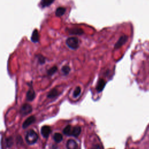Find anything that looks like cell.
I'll return each instance as SVG.
<instances>
[{"mask_svg":"<svg viewBox=\"0 0 149 149\" xmlns=\"http://www.w3.org/2000/svg\"><path fill=\"white\" fill-rule=\"evenodd\" d=\"M38 139V134L33 130H29L27 132L26 137H25L26 142L30 145L34 144V143H36Z\"/></svg>","mask_w":149,"mask_h":149,"instance_id":"6da1fadb","label":"cell"},{"mask_svg":"<svg viewBox=\"0 0 149 149\" xmlns=\"http://www.w3.org/2000/svg\"><path fill=\"white\" fill-rule=\"evenodd\" d=\"M66 45L72 49H76L79 47V40L76 37H69L66 40Z\"/></svg>","mask_w":149,"mask_h":149,"instance_id":"7a4b0ae2","label":"cell"},{"mask_svg":"<svg viewBox=\"0 0 149 149\" xmlns=\"http://www.w3.org/2000/svg\"><path fill=\"white\" fill-rule=\"evenodd\" d=\"M32 111V107L29 104H23L20 110V113L22 116L27 115Z\"/></svg>","mask_w":149,"mask_h":149,"instance_id":"3957f363","label":"cell"},{"mask_svg":"<svg viewBox=\"0 0 149 149\" xmlns=\"http://www.w3.org/2000/svg\"><path fill=\"white\" fill-rule=\"evenodd\" d=\"M127 38H128V37L126 35H123V36H120V38H119V40H118V41L115 44L114 48L118 49V48H120L123 44H125L126 43V42L127 40Z\"/></svg>","mask_w":149,"mask_h":149,"instance_id":"277c9868","label":"cell"},{"mask_svg":"<svg viewBox=\"0 0 149 149\" xmlns=\"http://www.w3.org/2000/svg\"><path fill=\"white\" fill-rule=\"evenodd\" d=\"M66 31L71 35H81L84 33L83 30L79 27H72L68 28Z\"/></svg>","mask_w":149,"mask_h":149,"instance_id":"5b68a950","label":"cell"},{"mask_svg":"<svg viewBox=\"0 0 149 149\" xmlns=\"http://www.w3.org/2000/svg\"><path fill=\"white\" fill-rule=\"evenodd\" d=\"M51 132V129L49 126L44 125L41 129V133L45 138H47Z\"/></svg>","mask_w":149,"mask_h":149,"instance_id":"8992f818","label":"cell"},{"mask_svg":"<svg viewBox=\"0 0 149 149\" xmlns=\"http://www.w3.org/2000/svg\"><path fill=\"white\" fill-rule=\"evenodd\" d=\"M36 120V118L34 116H30L28 118H27L24 122H23L22 125V127L24 129L27 128L29 126L31 125L33 123H34Z\"/></svg>","mask_w":149,"mask_h":149,"instance_id":"52a82bcc","label":"cell"},{"mask_svg":"<svg viewBox=\"0 0 149 149\" xmlns=\"http://www.w3.org/2000/svg\"><path fill=\"white\" fill-rule=\"evenodd\" d=\"M105 84H106V82H105V81L103 79H100L98 80L97 84V86H96L97 91L98 93L101 92L103 90V89L104 88Z\"/></svg>","mask_w":149,"mask_h":149,"instance_id":"ba28073f","label":"cell"},{"mask_svg":"<svg viewBox=\"0 0 149 149\" xmlns=\"http://www.w3.org/2000/svg\"><path fill=\"white\" fill-rule=\"evenodd\" d=\"M67 149H77L78 145L76 141L73 139H69L66 143Z\"/></svg>","mask_w":149,"mask_h":149,"instance_id":"9c48e42d","label":"cell"},{"mask_svg":"<svg viewBox=\"0 0 149 149\" xmlns=\"http://www.w3.org/2000/svg\"><path fill=\"white\" fill-rule=\"evenodd\" d=\"M35 97H36V93L34 92V90H33L32 87H31L27 92L26 98L28 101H31L34 99Z\"/></svg>","mask_w":149,"mask_h":149,"instance_id":"30bf717a","label":"cell"},{"mask_svg":"<svg viewBox=\"0 0 149 149\" xmlns=\"http://www.w3.org/2000/svg\"><path fill=\"white\" fill-rule=\"evenodd\" d=\"M39 40H40V36H39L38 31L37 29H34L31 36V40L33 42L37 43L39 41Z\"/></svg>","mask_w":149,"mask_h":149,"instance_id":"8fae6325","label":"cell"},{"mask_svg":"<svg viewBox=\"0 0 149 149\" xmlns=\"http://www.w3.org/2000/svg\"><path fill=\"white\" fill-rule=\"evenodd\" d=\"M59 94V91H58V90L55 88L52 89L51 90H50V91L47 94V97L48 98H54L55 97H56L57 96H58V95Z\"/></svg>","mask_w":149,"mask_h":149,"instance_id":"7c38bea8","label":"cell"},{"mask_svg":"<svg viewBox=\"0 0 149 149\" xmlns=\"http://www.w3.org/2000/svg\"><path fill=\"white\" fill-rule=\"evenodd\" d=\"M81 127L79 126L73 127L71 136H74V137H78L81 133Z\"/></svg>","mask_w":149,"mask_h":149,"instance_id":"4fadbf2b","label":"cell"},{"mask_svg":"<svg viewBox=\"0 0 149 149\" xmlns=\"http://www.w3.org/2000/svg\"><path fill=\"white\" fill-rule=\"evenodd\" d=\"M66 12V8L64 7H58L55 11V15L56 16H62V15H63L65 14Z\"/></svg>","mask_w":149,"mask_h":149,"instance_id":"5bb4252c","label":"cell"},{"mask_svg":"<svg viewBox=\"0 0 149 149\" xmlns=\"http://www.w3.org/2000/svg\"><path fill=\"white\" fill-rule=\"evenodd\" d=\"M55 0H41V5L42 8H45L50 6Z\"/></svg>","mask_w":149,"mask_h":149,"instance_id":"9a60e30c","label":"cell"},{"mask_svg":"<svg viewBox=\"0 0 149 149\" xmlns=\"http://www.w3.org/2000/svg\"><path fill=\"white\" fill-rule=\"evenodd\" d=\"M73 127L70 125L66 126L63 130V133L66 136H71L72 135V130Z\"/></svg>","mask_w":149,"mask_h":149,"instance_id":"2e32d148","label":"cell"},{"mask_svg":"<svg viewBox=\"0 0 149 149\" xmlns=\"http://www.w3.org/2000/svg\"><path fill=\"white\" fill-rule=\"evenodd\" d=\"M53 139L56 143H60L63 140V136L61 133H56L54 134Z\"/></svg>","mask_w":149,"mask_h":149,"instance_id":"e0dca14e","label":"cell"},{"mask_svg":"<svg viewBox=\"0 0 149 149\" xmlns=\"http://www.w3.org/2000/svg\"><path fill=\"white\" fill-rule=\"evenodd\" d=\"M57 70H58L57 66H53L52 67H51V68H49L47 70V74L48 76H52L54 74H55L57 72Z\"/></svg>","mask_w":149,"mask_h":149,"instance_id":"ac0fdd59","label":"cell"},{"mask_svg":"<svg viewBox=\"0 0 149 149\" xmlns=\"http://www.w3.org/2000/svg\"><path fill=\"white\" fill-rule=\"evenodd\" d=\"M36 57H37V59L38 60V63L40 65H42V64L45 63V62L46 61V58L42 55L38 54L37 55H36Z\"/></svg>","mask_w":149,"mask_h":149,"instance_id":"d6986e66","label":"cell"},{"mask_svg":"<svg viewBox=\"0 0 149 149\" xmlns=\"http://www.w3.org/2000/svg\"><path fill=\"white\" fill-rule=\"evenodd\" d=\"M61 71L64 75H68L69 74L70 71V68L68 65H64L62 66L61 69Z\"/></svg>","mask_w":149,"mask_h":149,"instance_id":"ffe728a7","label":"cell"},{"mask_svg":"<svg viewBox=\"0 0 149 149\" xmlns=\"http://www.w3.org/2000/svg\"><path fill=\"white\" fill-rule=\"evenodd\" d=\"M5 143H6V146L8 147H11L13 144V141L12 137H9L6 138L5 140Z\"/></svg>","mask_w":149,"mask_h":149,"instance_id":"44dd1931","label":"cell"},{"mask_svg":"<svg viewBox=\"0 0 149 149\" xmlns=\"http://www.w3.org/2000/svg\"><path fill=\"white\" fill-rule=\"evenodd\" d=\"M80 93H81V88H80V87L77 86L74 89V91L73 92V97L74 98H77V97H78L80 95Z\"/></svg>","mask_w":149,"mask_h":149,"instance_id":"7402d4cb","label":"cell"},{"mask_svg":"<svg viewBox=\"0 0 149 149\" xmlns=\"http://www.w3.org/2000/svg\"><path fill=\"white\" fill-rule=\"evenodd\" d=\"M91 149H102V148L99 144H95L91 147Z\"/></svg>","mask_w":149,"mask_h":149,"instance_id":"603a6c76","label":"cell"}]
</instances>
